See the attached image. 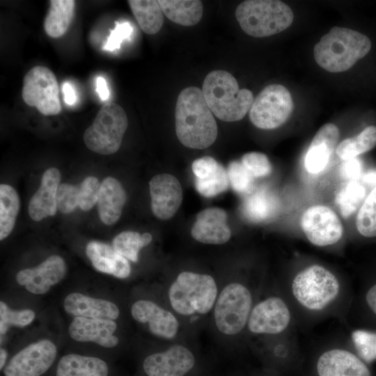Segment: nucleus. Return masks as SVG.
Segmentation results:
<instances>
[{"label":"nucleus","instance_id":"nucleus-43","mask_svg":"<svg viewBox=\"0 0 376 376\" xmlns=\"http://www.w3.org/2000/svg\"><path fill=\"white\" fill-rule=\"evenodd\" d=\"M132 31L133 28L129 22H116V26L110 32L104 49L110 52L119 49L123 41L129 38Z\"/></svg>","mask_w":376,"mask_h":376},{"label":"nucleus","instance_id":"nucleus-8","mask_svg":"<svg viewBox=\"0 0 376 376\" xmlns=\"http://www.w3.org/2000/svg\"><path fill=\"white\" fill-rule=\"evenodd\" d=\"M252 306L249 289L239 283L226 285L216 300L214 318L218 330L226 335L239 334L248 322Z\"/></svg>","mask_w":376,"mask_h":376},{"label":"nucleus","instance_id":"nucleus-42","mask_svg":"<svg viewBox=\"0 0 376 376\" xmlns=\"http://www.w3.org/2000/svg\"><path fill=\"white\" fill-rule=\"evenodd\" d=\"M101 183L94 176L86 177L79 187V206L84 211L90 210L98 201Z\"/></svg>","mask_w":376,"mask_h":376},{"label":"nucleus","instance_id":"nucleus-45","mask_svg":"<svg viewBox=\"0 0 376 376\" xmlns=\"http://www.w3.org/2000/svg\"><path fill=\"white\" fill-rule=\"evenodd\" d=\"M63 93L64 95V101L68 105H73L77 101V95L72 85L65 81L63 84Z\"/></svg>","mask_w":376,"mask_h":376},{"label":"nucleus","instance_id":"nucleus-14","mask_svg":"<svg viewBox=\"0 0 376 376\" xmlns=\"http://www.w3.org/2000/svg\"><path fill=\"white\" fill-rule=\"evenodd\" d=\"M195 364L191 352L182 345L148 356L143 367L148 376H185Z\"/></svg>","mask_w":376,"mask_h":376},{"label":"nucleus","instance_id":"nucleus-18","mask_svg":"<svg viewBox=\"0 0 376 376\" xmlns=\"http://www.w3.org/2000/svg\"><path fill=\"white\" fill-rule=\"evenodd\" d=\"M226 221L227 214L225 210L219 207L207 208L197 214L191 235L194 240L201 243L224 244L231 236Z\"/></svg>","mask_w":376,"mask_h":376},{"label":"nucleus","instance_id":"nucleus-4","mask_svg":"<svg viewBox=\"0 0 376 376\" xmlns=\"http://www.w3.org/2000/svg\"><path fill=\"white\" fill-rule=\"evenodd\" d=\"M235 17L247 35L263 38L288 29L293 22L294 14L281 1L248 0L237 6Z\"/></svg>","mask_w":376,"mask_h":376},{"label":"nucleus","instance_id":"nucleus-1","mask_svg":"<svg viewBox=\"0 0 376 376\" xmlns=\"http://www.w3.org/2000/svg\"><path fill=\"white\" fill-rule=\"evenodd\" d=\"M175 133L180 142L194 149L210 146L217 136V125L201 89L184 88L175 111Z\"/></svg>","mask_w":376,"mask_h":376},{"label":"nucleus","instance_id":"nucleus-9","mask_svg":"<svg viewBox=\"0 0 376 376\" xmlns=\"http://www.w3.org/2000/svg\"><path fill=\"white\" fill-rule=\"evenodd\" d=\"M292 110L293 101L289 91L282 85L272 84L265 87L254 98L249 118L256 127L271 130L284 124Z\"/></svg>","mask_w":376,"mask_h":376},{"label":"nucleus","instance_id":"nucleus-33","mask_svg":"<svg viewBox=\"0 0 376 376\" xmlns=\"http://www.w3.org/2000/svg\"><path fill=\"white\" fill-rule=\"evenodd\" d=\"M376 146V127H366L358 135L341 141L336 149V155L346 160L357 157Z\"/></svg>","mask_w":376,"mask_h":376},{"label":"nucleus","instance_id":"nucleus-16","mask_svg":"<svg viewBox=\"0 0 376 376\" xmlns=\"http://www.w3.org/2000/svg\"><path fill=\"white\" fill-rule=\"evenodd\" d=\"M151 209L158 219H171L182 201V190L178 180L172 175H156L149 182Z\"/></svg>","mask_w":376,"mask_h":376},{"label":"nucleus","instance_id":"nucleus-24","mask_svg":"<svg viewBox=\"0 0 376 376\" xmlns=\"http://www.w3.org/2000/svg\"><path fill=\"white\" fill-rule=\"evenodd\" d=\"M63 306L65 311L75 317L113 320L119 316L118 308L113 303L78 292L67 295Z\"/></svg>","mask_w":376,"mask_h":376},{"label":"nucleus","instance_id":"nucleus-48","mask_svg":"<svg viewBox=\"0 0 376 376\" xmlns=\"http://www.w3.org/2000/svg\"><path fill=\"white\" fill-rule=\"evenodd\" d=\"M363 183L369 187H376V170H369L361 175Z\"/></svg>","mask_w":376,"mask_h":376},{"label":"nucleus","instance_id":"nucleus-12","mask_svg":"<svg viewBox=\"0 0 376 376\" xmlns=\"http://www.w3.org/2000/svg\"><path fill=\"white\" fill-rule=\"evenodd\" d=\"M56 353V345L47 339L29 344L11 358L4 376H40L52 366Z\"/></svg>","mask_w":376,"mask_h":376},{"label":"nucleus","instance_id":"nucleus-13","mask_svg":"<svg viewBox=\"0 0 376 376\" xmlns=\"http://www.w3.org/2000/svg\"><path fill=\"white\" fill-rule=\"evenodd\" d=\"M290 321V313L284 301L270 297L251 310L247 324L254 334H276L284 331Z\"/></svg>","mask_w":376,"mask_h":376},{"label":"nucleus","instance_id":"nucleus-36","mask_svg":"<svg viewBox=\"0 0 376 376\" xmlns=\"http://www.w3.org/2000/svg\"><path fill=\"white\" fill-rule=\"evenodd\" d=\"M356 227L364 237L376 236V187L372 189L360 207L356 217Z\"/></svg>","mask_w":376,"mask_h":376},{"label":"nucleus","instance_id":"nucleus-15","mask_svg":"<svg viewBox=\"0 0 376 376\" xmlns=\"http://www.w3.org/2000/svg\"><path fill=\"white\" fill-rule=\"evenodd\" d=\"M66 269L64 260L52 255L37 267L20 270L15 278L17 283L30 292L42 295L64 278Z\"/></svg>","mask_w":376,"mask_h":376},{"label":"nucleus","instance_id":"nucleus-44","mask_svg":"<svg viewBox=\"0 0 376 376\" xmlns=\"http://www.w3.org/2000/svg\"><path fill=\"white\" fill-rule=\"evenodd\" d=\"M362 171V162L357 157L344 160L340 167V175L350 181H357L361 177Z\"/></svg>","mask_w":376,"mask_h":376},{"label":"nucleus","instance_id":"nucleus-40","mask_svg":"<svg viewBox=\"0 0 376 376\" xmlns=\"http://www.w3.org/2000/svg\"><path fill=\"white\" fill-rule=\"evenodd\" d=\"M241 163L254 178L267 176L272 171L269 159L262 152H247L242 156Z\"/></svg>","mask_w":376,"mask_h":376},{"label":"nucleus","instance_id":"nucleus-49","mask_svg":"<svg viewBox=\"0 0 376 376\" xmlns=\"http://www.w3.org/2000/svg\"><path fill=\"white\" fill-rule=\"evenodd\" d=\"M7 356H8V353L6 352V350L4 349H1L0 350V369L2 370L5 363H6V359H7Z\"/></svg>","mask_w":376,"mask_h":376},{"label":"nucleus","instance_id":"nucleus-31","mask_svg":"<svg viewBox=\"0 0 376 376\" xmlns=\"http://www.w3.org/2000/svg\"><path fill=\"white\" fill-rule=\"evenodd\" d=\"M127 3L143 32L153 35L159 31L164 22V13L158 1L129 0Z\"/></svg>","mask_w":376,"mask_h":376},{"label":"nucleus","instance_id":"nucleus-29","mask_svg":"<svg viewBox=\"0 0 376 376\" xmlns=\"http://www.w3.org/2000/svg\"><path fill=\"white\" fill-rule=\"evenodd\" d=\"M75 1L73 0H51L44 21L45 33L57 38L68 31L75 15Z\"/></svg>","mask_w":376,"mask_h":376},{"label":"nucleus","instance_id":"nucleus-46","mask_svg":"<svg viewBox=\"0 0 376 376\" xmlns=\"http://www.w3.org/2000/svg\"><path fill=\"white\" fill-rule=\"evenodd\" d=\"M96 91L100 98L104 101L109 97V90L105 79L102 77H98L96 79Z\"/></svg>","mask_w":376,"mask_h":376},{"label":"nucleus","instance_id":"nucleus-41","mask_svg":"<svg viewBox=\"0 0 376 376\" xmlns=\"http://www.w3.org/2000/svg\"><path fill=\"white\" fill-rule=\"evenodd\" d=\"M79 204V188L68 183L60 184L56 193L57 210L63 213L74 211Z\"/></svg>","mask_w":376,"mask_h":376},{"label":"nucleus","instance_id":"nucleus-47","mask_svg":"<svg viewBox=\"0 0 376 376\" xmlns=\"http://www.w3.org/2000/svg\"><path fill=\"white\" fill-rule=\"evenodd\" d=\"M366 299L369 308L376 314V284L367 292Z\"/></svg>","mask_w":376,"mask_h":376},{"label":"nucleus","instance_id":"nucleus-7","mask_svg":"<svg viewBox=\"0 0 376 376\" xmlns=\"http://www.w3.org/2000/svg\"><path fill=\"white\" fill-rule=\"evenodd\" d=\"M340 289L337 278L325 267L313 265L299 272L292 283V292L304 307L322 310L338 297Z\"/></svg>","mask_w":376,"mask_h":376},{"label":"nucleus","instance_id":"nucleus-39","mask_svg":"<svg viewBox=\"0 0 376 376\" xmlns=\"http://www.w3.org/2000/svg\"><path fill=\"white\" fill-rule=\"evenodd\" d=\"M352 341L361 357L367 362L376 359V333L355 330L352 334Z\"/></svg>","mask_w":376,"mask_h":376},{"label":"nucleus","instance_id":"nucleus-10","mask_svg":"<svg viewBox=\"0 0 376 376\" xmlns=\"http://www.w3.org/2000/svg\"><path fill=\"white\" fill-rule=\"evenodd\" d=\"M22 96L27 105L36 107L43 115H56L61 111L58 81L47 67L36 65L27 72Z\"/></svg>","mask_w":376,"mask_h":376},{"label":"nucleus","instance_id":"nucleus-38","mask_svg":"<svg viewBox=\"0 0 376 376\" xmlns=\"http://www.w3.org/2000/svg\"><path fill=\"white\" fill-rule=\"evenodd\" d=\"M229 183L240 194H251L253 190L254 177L237 161L231 162L228 167Z\"/></svg>","mask_w":376,"mask_h":376},{"label":"nucleus","instance_id":"nucleus-21","mask_svg":"<svg viewBox=\"0 0 376 376\" xmlns=\"http://www.w3.org/2000/svg\"><path fill=\"white\" fill-rule=\"evenodd\" d=\"M191 169L196 177V189L203 196L214 197L228 189L230 183L227 171L213 157L196 159Z\"/></svg>","mask_w":376,"mask_h":376},{"label":"nucleus","instance_id":"nucleus-25","mask_svg":"<svg viewBox=\"0 0 376 376\" xmlns=\"http://www.w3.org/2000/svg\"><path fill=\"white\" fill-rule=\"evenodd\" d=\"M86 253L93 266L100 272L119 279H125L130 274L131 267L127 259L106 243L90 242L86 245Z\"/></svg>","mask_w":376,"mask_h":376},{"label":"nucleus","instance_id":"nucleus-19","mask_svg":"<svg viewBox=\"0 0 376 376\" xmlns=\"http://www.w3.org/2000/svg\"><path fill=\"white\" fill-rule=\"evenodd\" d=\"M117 325L113 320L75 317L68 327L70 336L79 342H93L104 347H113L118 338L113 335Z\"/></svg>","mask_w":376,"mask_h":376},{"label":"nucleus","instance_id":"nucleus-28","mask_svg":"<svg viewBox=\"0 0 376 376\" xmlns=\"http://www.w3.org/2000/svg\"><path fill=\"white\" fill-rule=\"evenodd\" d=\"M106 362L95 357L69 354L59 361L56 376H107Z\"/></svg>","mask_w":376,"mask_h":376},{"label":"nucleus","instance_id":"nucleus-6","mask_svg":"<svg viewBox=\"0 0 376 376\" xmlns=\"http://www.w3.org/2000/svg\"><path fill=\"white\" fill-rule=\"evenodd\" d=\"M127 125V117L122 107L116 103H106L84 132V143L94 152L113 154L120 147Z\"/></svg>","mask_w":376,"mask_h":376},{"label":"nucleus","instance_id":"nucleus-32","mask_svg":"<svg viewBox=\"0 0 376 376\" xmlns=\"http://www.w3.org/2000/svg\"><path fill=\"white\" fill-rule=\"evenodd\" d=\"M19 198L16 190L10 185H0V240H3L12 232L19 210Z\"/></svg>","mask_w":376,"mask_h":376},{"label":"nucleus","instance_id":"nucleus-5","mask_svg":"<svg viewBox=\"0 0 376 376\" xmlns=\"http://www.w3.org/2000/svg\"><path fill=\"white\" fill-rule=\"evenodd\" d=\"M217 295V284L211 276L191 272L179 274L169 290L172 308L183 315L207 313Z\"/></svg>","mask_w":376,"mask_h":376},{"label":"nucleus","instance_id":"nucleus-17","mask_svg":"<svg viewBox=\"0 0 376 376\" xmlns=\"http://www.w3.org/2000/svg\"><path fill=\"white\" fill-rule=\"evenodd\" d=\"M133 318L141 323L148 324L150 331L155 336L166 339L174 338L179 329L175 315L149 300H139L131 307Z\"/></svg>","mask_w":376,"mask_h":376},{"label":"nucleus","instance_id":"nucleus-27","mask_svg":"<svg viewBox=\"0 0 376 376\" xmlns=\"http://www.w3.org/2000/svg\"><path fill=\"white\" fill-rule=\"evenodd\" d=\"M279 210L276 196L267 188H260L252 191L242 205L244 218L253 223H264L273 219Z\"/></svg>","mask_w":376,"mask_h":376},{"label":"nucleus","instance_id":"nucleus-26","mask_svg":"<svg viewBox=\"0 0 376 376\" xmlns=\"http://www.w3.org/2000/svg\"><path fill=\"white\" fill-rule=\"evenodd\" d=\"M126 202V193L121 183L114 178L107 177L101 183L97 201L98 214L106 225L118 221Z\"/></svg>","mask_w":376,"mask_h":376},{"label":"nucleus","instance_id":"nucleus-2","mask_svg":"<svg viewBox=\"0 0 376 376\" xmlns=\"http://www.w3.org/2000/svg\"><path fill=\"white\" fill-rule=\"evenodd\" d=\"M370 38L347 28L334 26L315 45L313 53L316 63L330 72L349 70L370 50Z\"/></svg>","mask_w":376,"mask_h":376},{"label":"nucleus","instance_id":"nucleus-30","mask_svg":"<svg viewBox=\"0 0 376 376\" xmlns=\"http://www.w3.org/2000/svg\"><path fill=\"white\" fill-rule=\"evenodd\" d=\"M158 3L167 18L182 26L196 24L203 15L201 1L159 0Z\"/></svg>","mask_w":376,"mask_h":376},{"label":"nucleus","instance_id":"nucleus-34","mask_svg":"<svg viewBox=\"0 0 376 376\" xmlns=\"http://www.w3.org/2000/svg\"><path fill=\"white\" fill-rule=\"evenodd\" d=\"M152 239V235L148 233L141 235L134 231H123L113 238L112 246L117 253L136 263L139 250L147 246Z\"/></svg>","mask_w":376,"mask_h":376},{"label":"nucleus","instance_id":"nucleus-3","mask_svg":"<svg viewBox=\"0 0 376 376\" xmlns=\"http://www.w3.org/2000/svg\"><path fill=\"white\" fill-rule=\"evenodd\" d=\"M202 92L212 113L226 122L242 119L254 100L251 91L240 89L235 78L222 70L207 74L203 81Z\"/></svg>","mask_w":376,"mask_h":376},{"label":"nucleus","instance_id":"nucleus-23","mask_svg":"<svg viewBox=\"0 0 376 376\" xmlns=\"http://www.w3.org/2000/svg\"><path fill=\"white\" fill-rule=\"evenodd\" d=\"M60 180L61 174L57 169L49 168L45 171L40 186L29 204V214L33 220L39 221L56 214V193Z\"/></svg>","mask_w":376,"mask_h":376},{"label":"nucleus","instance_id":"nucleus-20","mask_svg":"<svg viewBox=\"0 0 376 376\" xmlns=\"http://www.w3.org/2000/svg\"><path fill=\"white\" fill-rule=\"evenodd\" d=\"M340 137L338 127L333 123L322 125L315 134L307 150L304 167L310 173H319L327 166L336 151Z\"/></svg>","mask_w":376,"mask_h":376},{"label":"nucleus","instance_id":"nucleus-35","mask_svg":"<svg viewBox=\"0 0 376 376\" xmlns=\"http://www.w3.org/2000/svg\"><path fill=\"white\" fill-rule=\"evenodd\" d=\"M366 196L365 187L357 181H349L336 194V205L340 215L347 219L360 207Z\"/></svg>","mask_w":376,"mask_h":376},{"label":"nucleus","instance_id":"nucleus-11","mask_svg":"<svg viewBox=\"0 0 376 376\" xmlns=\"http://www.w3.org/2000/svg\"><path fill=\"white\" fill-rule=\"evenodd\" d=\"M301 228L311 243L325 246L338 242L343 234L342 223L330 207L315 205L308 207L300 219Z\"/></svg>","mask_w":376,"mask_h":376},{"label":"nucleus","instance_id":"nucleus-22","mask_svg":"<svg viewBox=\"0 0 376 376\" xmlns=\"http://www.w3.org/2000/svg\"><path fill=\"white\" fill-rule=\"evenodd\" d=\"M317 370L319 376H371L358 357L341 349L324 352L318 360Z\"/></svg>","mask_w":376,"mask_h":376},{"label":"nucleus","instance_id":"nucleus-37","mask_svg":"<svg viewBox=\"0 0 376 376\" xmlns=\"http://www.w3.org/2000/svg\"><path fill=\"white\" fill-rule=\"evenodd\" d=\"M36 314L33 310L22 309L11 310L7 304L0 301V333L1 336L4 335L10 326L24 327L31 324L34 320Z\"/></svg>","mask_w":376,"mask_h":376}]
</instances>
